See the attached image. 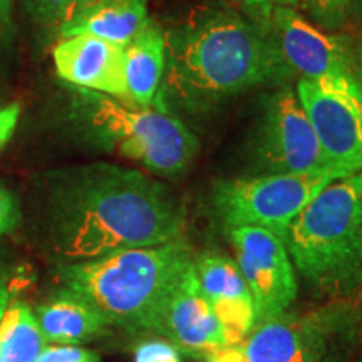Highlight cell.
Returning <instances> with one entry per match:
<instances>
[{
    "instance_id": "13",
    "label": "cell",
    "mask_w": 362,
    "mask_h": 362,
    "mask_svg": "<svg viewBox=\"0 0 362 362\" xmlns=\"http://www.w3.org/2000/svg\"><path fill=\"white\" fill-rule=\"evenodd\" d=\"M124 51V45L93 35H72L59 40L52 59L57 76L66 83L128 103Z\"/></svg>"
},
{
    "instance_id": "22",
    "label": "cell",
    "mask_w": 362,
    "mask_h": 362,
    "mask_svg": "<svg viewBox=\"0 0 362 362\" xmlns=\"http://www.w3.org/2000/svg\"><path fill=\"white\" fill-rule=\"evenodd\" d=\"M35 362H101L96 352L79 346H45Z\"/></svg>"
},
{
    "instance_id": "11",
    "label": "cell",
    "mask_w": 362,
    "mask_h": 362,
    "mask_svg": "<svg viewBox=\"0 0 362 362\" xmlns=\"http://www.w3.org/2000/svg\"><path fill=\"white\" fill-rule=\"evenodd\" d=\"M270 30L285 62L302 79L356 76L349 40L325 33L296 8L274 6Z\"/></svg>"
},
{
    "instance_id": "12",
    "label": "cell",
    "mask_w": 362,
    "mask_h": 362,
    "mask_svg": "<svg viewBox=\"0 0 362 362\" xmlns=\"http://www.w3.org/2000/svg\"><path fill=\"white\" fill-rule=\"evenodd\" d=\"M156 334L165 336L180 352L197 359H206L215 351L228 347L225 330L202 291L194 262L171 292Z\"/></svg>"
},
{
    "instance_id": "3",
    "label": "cell",
    "mask_w": 362,
    "mask_h": 362,
    "mask_svg": "<svg viewBox=\"0 0 362 362\" xmlns=\"http://www.w3.org/2000/svg\"><path fill=\"white\" fill-rule=\"evenodd\" d=\"M194 262L185 238L133 248L96 260L59 264V282L83 298L110 325L129 332H156L161 312Z\"/></svg>"
},
{
    "instance_id": "8",
    "label": "cell",
    "mask_w": 362,
    "mask_h": 362,
    "mask_svg": "<svg viewBox=\"0 0 362 362\" xmlns=\"http://www.w3.org/2000/svg\"><path fill=\"white\" fill-rule=\"evenodd\" d=\"M252 161L260 175L332 170L293 89L280 88L267 99L253 136Z\"/></svg>"
},
{
    "instance_id": "10",
    "label": "cell",
    "mask_w": 362,
    "mask_h": 362,
    "mask_svg": "<svg viewBox=\"0 0 362 362\" xmlns=\"http://www.w3.org/2000/svg\"><path fill=\"white\" fill-rule=\"evenodd\" d=\"M337 330L339 317L329 310L284 312L237 344L240 362H332Z\"/></svg>"
},
{
    "instance_id": "17",
    "label": "cell",
    "mask_w": 362,
    "mask_h": 362,
    "mask_svg": "<svg viewBox=\"0 0 362 362\" xmlns=\"http://www.w3.org/2000/svg\"><path fill=\"white\" fill-rule=\"evenodd\" d=\"M166 64L165 29L155 21L139 33L124 51V76L128 104L153 106L161 88Z\"/></svg>"
},
{
    "instance_id": "21",
    "label": "cell",
    "mask_w": 362,
    "mask_h": 362,
    "mask_svg": "<svg viewBox=\"0 0 362 362\" xmlns=\"http://www.w3.org/2000/svg\"><path fill=\"white\" fill-rule=\"evenodd\" d=\"M211 2L218 4V7L226 8V11L237 12L257 24L270 27V16L274 6L264 4L262 0H211Z\"/></svg>"
},
{
    "instance_id": "16",
    "label": "cell",
    "mask_w": 362,
    "mask_h": 362,
    "mask_svg": "<svg viewBox=\"0 0 362 362\" xmlns=\"http://www.w3.org/2000/svg\"><path fill=\"white\" fill-rule=\"evenodd\" d=\"M149 21L148 0H98L59 27V35H93L126 47Z\"/></svg>"
},
{
    "instance_id": "15",
    "label": "cell",
    "mask_w": 362,
    "mask_h": 362,
    "mask_svg": "<svg viewBox=\"0 0 362 362\" xmlns=\"http://www.w3.org/2000/svg\"><path fill=\"white\" fill-rule=\"evenodd\" d=\"M34 314L44 341L59 346H79L110 334V324L101 314L62 287Z\"/></svg>"
},
{
    "instance_id": "7",
    "label": "cell",
    "mask_w": 362,
    "mask_h": 362,
    "mask_svg": "<svg viewBox=\"0 0 362 362\" xmlns=\"http://www.w3.org/2000/svg\"><path fill=\"white\" fill-rule=\"evenodd\" d=\"M296 90L330 168L341 178L362 171V89L356 76L300 79Z\"/></svg>"
},
{
    "instance_id": "6",
    "label": "cell",
    "mask_w": 362,
    "mask_h": 362,
    "mask_svg": "<svg viewBox=\"0 0 362 362\" xmlns=\"http://www.w3.org/2000/svg\"><path fill=\"white\" fill-rule=\"evenodd\" d=\"M339 178L336 171L322 170L220 180L211 192V205L225 230L259 226L282 238L312 198Z\"/></svg>"
},
{
    "instance_id": "9",
    "label": "cell",
    "mask_w": 362,
    "mask_h": 362,
    "mask_svg": "<svg viewBox=\"0 0 362 362\" xmlns=\"http://www.w3.org/2000/svg\"><path fill=\"white\" fill-rule=\"evenodd\" d=\"M226 232L252 293L255 325L287 312L297 298V275L284 240L259 226H235Z\"/></svg>"
},
{
    "instance_id": "2",
    "label": "cell",
    "mask_w": 362,
    "mask_h": 362,
    "mask_svg": "<svg viewBox=\"0 0 362 362\" xmlns=\"http://www.w3.org/2000/svg\"><path fill=\"white\" fill-rule=\"evenodd\" d=\"M165 74L153 103L165 112H206L240 93L293 76L270 27L221 7L194 8L165 30Z\"/></svg>"
},
{
    "instance_id": "30",
    "label": "cell",
    "mask_w": 362,
    "mask_h": 362,
    "mask_svg": "<svg viewBox=\"0 0 362 362\" xmlns=\"http://www.w3.org/2000/svg\"><path fill=\"white\" fill-rule=\"evenodd\" d=\"M356 79L362 89V47L359 49V52H357L356 56Z\"/></svg>"
},
{
    "instance_id": "24",
    "label": "cell",
    "mask_w": 362,
    "mask_h": 362,
    "mask_svg": "<svg viewBox=\"0 0 362 362\" xmlns=\"http://www.w3.org/2000/svg\"><path fill=\"white\" fill-rule=\"evenodd\" d=\"M21 223V205L11 189L0 183V238L6 237Z\"/></svg>"
},
{
    "instance_id": "4",
    "label": "cell",
    "mask_w": 362,
    "mask_h": 362,
    "mask_svg": "<svg viewBox=\"0 0 362 362\" xmlns=\"http://www.w3.org/2000/svg\"><path fill=\"white\" fill-rule=\"evenodd\" d=\"M282 240L310 287L329 296L354 292L362 284V171L317 193Z\"/></svg>"
},
{
    "instance_id": "31",
    "label": "cell",
    "mask_w": 362,
    "mask_h": 362,
    "mask_svg": "<svg viewBox=\"0 0 362 362\" xmlns=\"http://www.w3.org/2000/svg\"><path fill=\"white\" fill-rule=\"evenodd\" d=\"M359 362H362V361H359Z\"/></svg>"
},
{
    "instance_id": "14",
    "label": "cell",
    "mask_w": 362,
    "mask_h": 362,
    "mask_svg": "<svg viewBox=\"0 0 362 362\" xmlns=\"http://www.w3.org/2000/svg\"><path fill=\"white\" fill-rule=\"evenodd\" d=\"M198 280L208 304L225 330L228 346H237L255 327V305L237 262L220 253L194 259Z\"/></svg>"
},
{
    "instance_id": "1",
    "label": "cell",
    "mask_w": 362,
    "mask_h": 362,
    "mask_svg": "<svg viewBox=\"0 0 362 362\" xmlns=\"http://www.w3.org/2000/svg\"><path fill=\"white\" fill-rule=\"evenodd\" d=\"M44 243L61 264L185 238L187 214L160 181L110 163L59 171L42 202Z\"/></svg>"
},
{
    "instance_id": "27",
    "label": "cell",
    "mask_w": 362,
    "mask_h": 362,
    "mask_svg": "<svg viewBox=\"0 0 362 362\" xmlns=\"http://www.w3.org/2000/svg\"><path fill=\"white\" fill-rule=\"evenodd\" d=\"M8 304H11V277L7 267L0 262V320Z\"/></svg>"
},
{
    "instance_id": "29",
    "label": "cell",
    "mask_w": 362,
    "mask_h": 362,
    "mask_svg": "<svg viewBox=\"0 0 362 362\" xmlns=\"http://www.w3.org/2000/svg\"><path fill=\"white\" fill-rule=\"evenodd\" d=\"M264 4H269V6H280V7H298V0H262Z\"/></svg>"
},
{
    "instance_id": "20",
    "label": "cell",
    "mask_w": 362,
    "mask_h": 362,
    "mask_svg": "<svg viewBox=\"0 0 362 362\" xmlns=\"http://www.w3.org/2000/svg\"><path fill=\"white\" fill-rule=\"evenodd\" d=\"M298 7L324 30H336L347 21V0H298Z\"/></svg>"
},
{
    "instance_id": "28",
    "label": "cell",
    "mask_w": 362,
    "mask_h": 362,
    "mask_svg": "<svg viewBox=\"0 0 362 362\" xmlns=\"http://www.w3.org/2000/svg\"><path fill=\"white\" fill-rule=\"evenodd\" d=\"M352 16L362 17V0H347V19Z\"/></svg>"
},
{
    "instance_id": "18",
    "label": "cell",
    "mask_w": 362,
    "mask_h": 362,
    "mask_svg": "<svg viewBox=\"0 0 362 362\" xmlns=\"http://www.w3.org/2000/svg\"><path fill=\"white\" fill-rule=\"evenodd\" d=\"M44 347L34 310L24 302H11L0 320V362H35Z\"/></svg>"
},
{
    "instance_id": "25",
    "label": "cell",
    "mask_w": 362,
    "mask_h": 362,
    "mask_svg": "<svg viewBox=\"0 0 362 362\" xmlns=\"http://www.w3.org/2000/svg\"><path fill=\"white\" fill-rule=\"evenodd\" d=\"M21 117V106L17 103L8 104L6 107H0V149L8 143L13 136Z\"/></svg>"
},
{
    "instance_id": "26",
    "label": "cell",
    "mask_w": 362,
    "mask_h": 362,
    "mask_svg": "<svg viewBox=\"0 0 362 362\" xmlns=\"http://www.w3.org/2000/svg\"><path fill=\"white\" fill-rule=\"evenodd\" d=\"M13 35L12 0H0V45L8 44Z\"/></svg>"
},
{
    "instance_id": "5",
    "label": "cell",
    "mask_w": 362,
    "mask_h": 362,
    "mask_svg": "<svg viewBox=\"0 0 362 362\" xmlns=\"http://www.w3.org/2000/svg\"><path fill=\"white\" fill-rule=\"evenodd\" d=\"M78 119L94 146L129 158L153 173L178 178L200 143L183 121L156 107L121 103L96 90L78 89Z\"/></svg>"
},
{
    "instance_id": "19",
    "label": "cell",
    "mask_w": 362,
    "mask_h": 362,
    "mask_svg": "<svg viewBox=\"0 0 362 362\" xmlns=\"http://www.w3.org/2000/svg\"><path fill=\"white\" fill-rule=\"evenodd\" d=\"M94 2L98 0H24L33 19L44 25H56L57 29Z\"/></svg>"
},
{
    "instance_id": "23",
    "label": "cell",
    "mask_w": 362,
    "mask_h": 362,
    "mask_svg": "<svg viewBox=\"0 0 362 362\" xmlns=\"http://www.w3.org/2000/svg\"><path fill=\"white\" fill-rule=\"evenodd\" d=\"M134 362H181V357L168 341H144L136 347Z\"/></svg>"
}]
</instances>
